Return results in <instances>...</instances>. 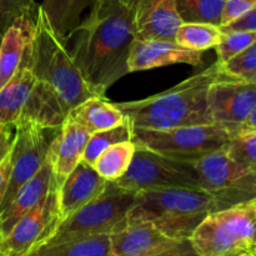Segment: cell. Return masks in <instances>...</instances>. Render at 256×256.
Wrapping results in <instances>:
<instances>
[{"label":"cell","instance_id":"obj_1","mask_svg":"<svg viewBox=\"0 0 256 256\" xmlns=\"http://www.w3.org/2000/svg\"><path fill=\"white\" fill-rule=\"evenodd\" d=\"M135 0H109L92 8L74 34L70 56L96 96L129 74L128 60L134 42Z\"/></svg>","mask_w":256,"mask_h":256},{"label":"cell","instance_id":"obj_2","mask_svg":"<svg viewBox=\"0 0 256 256\" xmlns=\"http://www.w3.org/2000/svg\"><path fill=\"white\" fill-rule=\"evenodd\" d=\"M222 75L216 62L202 72L159 94L135 102H115L132 129L169 130L214 124L208 108V89Z\"/></svg>","mask_w":256,"mask_h":256},{"label":"cell","instance_id":"obj_3","mask_svg":"<svg viewBox=\"0 0 256 256\" xmlns=\"http://www.w3.org/2000/svg\"><path fill=\"white\" fill-rule=\"evenodd\" d=\"M222 210L218 200L202 189L172 188L136 192V202L129 215L152 222L172 240H190L200 222Z\"/></svg>","mask_w":256,"mask_h":256},{"label":"cell","instance_id":"obj_4","mask_svg":"<svg viewBox=\"0 0 256 256\" xmlns=\"http://www.w3.org/2000/svg\"><path fill=\"white\" fill-rule=\"evenodd\" d=\"M29 56L38 82L52 90L68 112L89 98L96 96L82 79L69 50L56 36L39 5Z\"/></svg>","mask_w":256,"mask_h":256},{"label":"cell","instance_id":"obj_5","mask_svg":"<svg viewBox=\"0 0 256 256\" xmlns=\"http://www.w3.org/2000/svg\"><path fill=\"white\" fill-rule=\"evenodd\" d=\"M256 199L208 215L190 238L198 256H242L256 252Z\"/></svg>","mask_w":256,"mask_h":256},{"label":"cell","instance_id":"obj_6","mask_svg":"<svg viewBox=\"0 0 256 256\" xmlns=\"http://www.w3.org/2000/svg\"><path fill=\"white\" fill-rule=\"evenodd\" d=\"M135 202V192L122 189L115 182H108L96 199L62 220L44 244L109 235L126 219Z\"/></svg>","mask_w":256,"mask_h":256},{"label":"cell","instance_id":"obj_7","mask_svg":"<svg viewBox=\"0 0 256 256\" xmlns=\"http://www.w3.org/2000/svg\"><path fill=\"white\" fill-rule=\"evenodd\" d=\"M229 135L216 124L176 128L169 130H132V142L136 148L150 150L178 162H198L222 149Z\"/></svg>","mask_w":256,"mask_h":256},{"label":"cell","instance_id":"obj_8","mask_svg":"<svg viewBox=\"0 0 256 256\" xmlns=\"http://www.w3.org/2000/svg\"><path fill=\"white\" fill-rule=\"evenodd\" d=\"M199 189L218 200L222 209L256 199V172L232 162L222 149L194 162Z\"/></svg>","mask_w":256,"mask_h":256},{"label":"cell","instance_id":"obj_9","mask_svg":"<svg viewBox=\"0 0 256 256\" xmlns=\"http://www.w3.org/2000/svg\"><path fill=\"white\" fill-rule=\"evenodd\" d=\"M208 108L214 124L229 138L256 132V84L220 76L208 89Z\"/></svg>","mask_w":256,"mask_h":256},{"label":"cell","instance_id":"obj_10","mask_svg":"<svg viewBox=\"0 0 256 256\" xmlns=\"http://www.w3.org/2000/svg\"><path fill=\"white\" fill-rule=\"evenodd\" d=\"M114 182L135 194L144 190L172 188L199 189V180L192 162H178L136 146L129 169Z\"/></svg>","mask_w":256,"mask_h":256},{"label":"cell","instance_id":"obj_11","mask_svg":"<svg viewBox=\"0 0 256 256\" xmlns=\"http://www.w3.org/2000/svg\"><path fill=\"white\" fill-rule=\"evenodd\" d=\"M15 130L12 142V172L6 192L0 205V214L12 202L20 188L26 184L42 166L46 160L50 142L56 132L49 136V132L54 130L44 129L29 120H20L15 125Z\"/></svg>","mask_w":256,"mask_h":256},{"label":"cell","instance_id":"obj_12","mask_svg":"<svg viewBox=\"0 0 256 256\" xmlns=\"http://www.w3.org/2000/svg\"><path fill=\"white\" fill-rule=\"evenodd\" d=\"M60 222L56 185H54L39 206L22 218L5 236L0 238V252L4 256H25L44 244Z\"/></svg>","mask_w":256,"mask_h":256},{"label":"cell","instance_id":"obj_13","mask_svg":"<svg viewBox=\"0 0 256 256\" xmlns=\"http://www.w3.org/2000/svg\"><path fill=\"white\" fill-rule=\"evenodd\" d=\"M110 256H152L176 245L162 235L152 222L128 215L109 234Z\"/></svg>","mask_w":256,"mask_h":256},{"label":"cell","instance_id":"obj_14","mask_svg":"<svg viewBox=\"0 0 256 256\" xmlns=\"http://www.w3.org/2000/svg\"><path fill=\"white\" fill-rule=\"evenodd\" d=\"M182 24L175 0H135L132 12L134 40L174 42Z\"/></svg>","mask_w":256,"mask_h":256},{"label":"cell","instance_id":"obj_15","mask_svg":"<svg viewBox=\"0 0 256 256\" xmlns=\"http://www.w3.org/2000/svg\"><path fill=\"white\" fill-rule=\"evenodd\" d=\"M172 64H189L200 66L202 52L179 46L175 42L165 40H134L130 48L128 69L129 72H144Z\"/></svg>","mask_w":256,"mask_h":256},{"label":"cell","instance_id":"obj_16","mask_svg":"<svg viewBox=\"0 0 256 256\" xmlns=\"http://www.w3.org/2000/svg\"><path fill=\"white\" fill-rule=\"evenodd\" d=\"M89 138V132L70 116H66L62 126L56 130L48 150L56 188L62 184L68 175L82 160Z\"/></svg>","mask_w":256,"mask_h":256},{"label":"cell","instance_id":"obj_17","mask_svg":"<svg viewBox=\"0 0 256 256\" xmlns=\"http://www.w3.org/2000/svg\"><path fill=\"white\" fill-rule=\"evenodd\" d=\"M106 184L92 166L82 160L62 184L56 188L58 209L62 222L96 199L104 192Z\"/></svg>","mask_w":256,"mask_h":256},{"label":"cell","instance_id":"obj_18","mask_svg":"<svg viewBox=\"0 0 256 256\" xmlns=\"http://www.w3.org/2000/svg\"><path fill=\"white\" fill-rule=\"evenodd\" d=\"M55 185L49 158L39 172L20 188L6 209L0 214V238L5 236L22 218L39 206Z\"/></svg>","mask_w":256,"mask_h":256},{"label":"cell","instance_id":"obj_19","mask_svg":"<svg viewBox=\"0 0 256 256\" xmlns=\"http://www.w3.org/2000/svg\"><path fill=\"white\" fill-rule=\"evenodd\" d=\"M35 14L18 16L4 32L0 42V89L12 79L19 70L34 32Z\"/></svg>","mask_w":256,"mask_h":256},{"label":"cell","instance_id":"obj_20","mask_svg":"<svg viewBox=\"0 0 256 256\" xmlns=\"http://www.w3.org/2000/svg\"><path fill=\"white\" fill-rule=\"evenodd\" d=\"M29 54L30 45L16 74L0 89V126L9 128L16 125L36 84V78L30 66Z\"/></svg>","mask_w":256,"mask_h":256},{"label":"cell","instance_id":"obj_21","mask_svg":"<svg viewBox=\"0 0 256 256\" xmlns=\"http://www.w3.org/2000/svg\"><path fill=\"white\" fill-rule=\"evenodd\" d=\"M99 2L100 0H42L39 8L60 42L68 48L82 20Z\"/></svg>","mask_w":256,"mask_h":256},{"label":"cell","instance_id":"obj_22","mask_svg":"<svg viewBox=\"0 0 256 256\" xmlns=\"http://www.w3.org/2000/svg\"><path fill=\"white\" fill-rule=\"evenodd\" d=\"M68 116L84 128L90 135L116 128L125 122L122 112L114 104L100 96L89 98L70 110Z\"/></svg>","mask_w":256,"mask_h":256},{"label":"cell","instance_id":"obj_23","mask_svg":"<svg viewBox=\"0 0 256 256\" xmlns=\"http://www.w3.org/2000/svg\"><path fill=\"white\" fill-rule=\"evenodd\" d=\"M25 256H110L109 235L42 244Z\"/></svg>","mask_w":256,"mask_h":256},{"label":"cell","instance_id":"obj_24","mask_svg":"<svg viewBox=\"0 0 256 256\" xmlns=\"http://www.w3.org/2000/svg\"><path fill=\"white\" fill-rule=\"evenodd\" d=\"M135 152L132 142H124L108 148L96 158L92 169L106 182L119 180L132 164Z\"/></svg>","mask_w":256,"mask_h":256},{"label":"cell","instance_id":"obj_25","mask_svg":"<svg viewBox=\"0 0 256 256\" xmlns=\"http://www.w3.org/2000/svg\"><path fill=\"white\" fill-rule=\"evenodd\" d=\"M225 0H175V8L182 24L199 22L222 25Z\"/></svg>","mask_w":256,"mask_h":256},{"label":"cell","instance_id":"obj_26","mask_svg":"<svg viewBox=\"0 0 256 256\" xmlns=\"http://www.w3.org/2000/svg\"><path fill=\"white\" fill-rule=\"evenodd\" d=\"M220 39L222 32L219 26L199 22H186L179 26L174 42L185 49L202 52L216 46Z\"/></svg>","mask_w":256,"mask_h":256},{"label":"cell","instance_id":"obj_27","mask_svg":"<svg viewBox=\"0 0 256 256\" xmlns=\"http://www.w3.org/2000/svg\"><path fill=\"white\" fill-rule=\"evenodd\" d=\"M132 129L129 125V122H126V119L119 126L112 128V129L109 130H104V132H94V134L90 135L89 140H88L84 155H82V162L92 166L96 158L104 150L112 146V145L119 144V142H132Z\"/></svg>","mask_w":256,"mask_h":256},{"label":"cell","instance_id":"obj_28","mask_svg":"<svg viewBox=\"0 0 256 256\" xmlns=\"http://www.w3.org/2000/svg\"><path fill=\"white\" fill-rule=\"evenodd\" d=\"M216 65L218 72L224 78L256 84V44L222 64L216 62Z\"/></svg>","mask_w":256,"mask_h":256},{"label":"cell","instance_id":"obj_29","mask_svg":"<svg viewBox=\"0 0 256 256\" xmlns=\"http://www.w3.org/2000/svg\"><path fill=\"white\" fill-rule=\"evenodd\" d=\"M224 150L232 162L256 172V132L230 138L224 145Z\"/></svg>","mask_w":256,"mask_h":256},{"label":"cell","instance_id":"obj_30","mask_svg":"<svg viewBox=\"0 0 256 256\" xmlns=\"http://www.w3.org/2000/svg\"><path fill=\"white\" fill-rule=\"evenodd\" d=\"M256 44V32H228V34H222V39L215 46L218 54V64L228 62L235 55L240 54Z\"/></svg>","mask_w":256,"mask_h":256},{"label":"cell","instance_id":"obj_31","mask_svg":"<svg viewBox=\"0 0 256 256\" xmlns=\"http://www.w3.org/2000/svg\"><path fill=\"white\" fill-rule=\"evenodd\" d=\"M35 0H0V32H4L18 16L36 12Z\"/></svg>","mask_w":256,"mask_h":256},{"label":"cell","instance_id":"obj_32","mask_svg":"<svg viewBox=\"0 0 256 256\" xmlns=\"http://www.w3.org/2000/svg\"><path fill=\"white\" fill-rule=\"evenodd\" d=\"M252 9H256V0H225L220 26L232 22Z\"/></svg>","mask_w":256,"mask_h":256},{"label":"cell","instance_id":"obj_33","mask_svg":"<svg viewBox=\"0 0 256 256\" xmlns=\"http://www.w3.org/2000/svg\"><path fill=\"white\" fill-rule=\"evenodd\" d=\"M222 34L228 32H256V9L245 12L232 22L219 26Z\"/></svg>","mask_w":256,"mask_h":256},{"label":"cell","instance_id":"obj_34","mask_svg":"<svg viewBox=\"0 0 256 256\" xmlns=\"http://www.w3.org/2000/svg\"><path fill=\"white\" fill-rule=\"evenodd\" d=\"M10 172H12V148L5 155L4 159L0 162V205L6 192L8 185H9Z\"/></svg>","mask_w":256,"mask_h":256},{"label":"cell","instance_id":"obj_35","mask_svg":"<svg viewBox=\"0 0 256 256\" xmlns=\"http://www.w3.org/2000/svg\"><path fill=\"white\" fill-rule=\"evenodd\" d=\"M152 256H198V255L196 252H194V249H192L189 240H184V242H178L176 245L169 248V249L162 250V252H156V254Z\"/></svg>","mask_w":256,"mask_h":256},{"label":"cell","instance_id":"obj_36","mask_svg":"<svg viewBox=\"0 0 256 256\" xmlns=\"http://www.w3.org/2000/svg\"><path fill=\"white\" fill-rule=\"evenodd\" d=\"M12 138L10 134L9 128L6 126H0V162L5 158L8 152L12 148Z\"/></svg>","mask_w":256,"mask_h":256},{"label":"cell","instance_id":"obj_37","mask_svg":"<svg viewBox=\"0 0 256 256\" xmlns=\"http://www.w3.org/2000/svg\"><path fill=\"white\" fill-rule=\"evenodd\" d=\"M242 256H255V254H252V252H250V254H244V255H242Z\"/></svg>","mask_w":256,"mask_h":256},{"label":"cell","instance_id":"obj_38","mask_svg":"<svg viewBox=\"0 0 256 256\" xmlns=\"http://www.w3.org/2000/svg\"><path fill=\"white\" fill-rule=\"evenodd\" d=\"M2 34H4V32H0V42H2Z\"/></svg>","mask_w":256,"mask_h":256},{"label":"cell","instance_id":"obj_39","mask_svg":"<svg viewBox=\"0 0 256 256\" xmlns=\"http://www.w3.org/2000/svg\"><path fill=\"white\" fill-rule=\"evenodd\" d=\"M102 2H109V0H102Z\"/></svg>","mask_w":256,"mask_h":256},{"label":"cell","instance_id":"obj_40","mask_svg":"<svg viewBox=\"0 0 256 256\" xmlns=\"http://www.w3.org/2000/svg\"><path fill=\"white\" fill-rule=\"evenodd\" d=\"M0 256H4V255H2V252H0Z\"/></svg>","mask_w":256,"mask_h":256}]
</instances>
